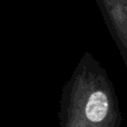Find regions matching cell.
I'll return each mask as SVG.
<instances>
[{"mask_svg": "<svg viewBox=\"0 0 127 127\" xmlns=\"http://www.w3.org/2000/svg\"><path fill=\"white\" fill-rule=\"evenodd\" d=\"M58 117L59 127H121L114 85L92 54H84L63 87Z\"/></svg>", "mask_w": 127, "mask_h": 127, "instance_id": "6da1fadb", "label": "cell"}, {"mask_svg": "<svg viewBox=\"0 0 127 127\" xmlns=\"http://www.w3.org/2000/svg\"><path fill=\"white\" fill-rule=\"evenodd\" d=\"M96 3L127 67V0H96Z\"/></svg>", "mask_w": 127, "mask_h": 127, "instance_id": "7a4b0ae2", "label": "cell"}]
</instances>
